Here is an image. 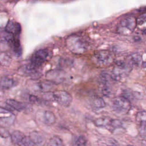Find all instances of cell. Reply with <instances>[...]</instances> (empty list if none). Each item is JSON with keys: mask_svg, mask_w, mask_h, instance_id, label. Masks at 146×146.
I'll return each instance as SVG.
<instances>
[{"mask_svg": "<svg viewBox=\"0 0 146 146\" xmlns=\"http://www.w3.org/2000/svg\"><path fill=\"white\" fill-rule=\"evenodd\" d=\"M66 45L68 49L74 54H83L88 49L89 43L82 36L72 34L67 37Z\"/></svg>", "mask_w": 146, "mask_h": 146, "instance_id": "obj_1", "label": "cell"}, {"mask_svg": "<svg viewBox=\"0 0 146 146\" xmlns=\"http://www.w3.org/2000/svg\"><path fill=\"white\" fill-rule=\"evenodd\" d=\"M136 26V18L133 16H128L123 18L119 22L116 30L121 35H127L132 33Z\"/></svg>", "mask_w": 146, "mask_h": 146, "instance_id": "obj_2", "label": "cell"}, {"mask_svg": "<svg viewBox=\"0 0 146 146\" xmlns=\"http://www.w3.org/2000/svg\"><path fill=\"white\" fill-rule=\"evenodd\" d=\"M94 64L99 67H106L113 62L112 54L107 50H100L95 52L92 57Z\"/></svg>", "mask_w": 146, "mask_h": 146, "instance_id": "obj_3", "label": "cell"}, {"mask_svg": "<svg viewBox=\"0 0 146 146\" xmlns=\"http://www.w3.org/2000/svg\"><path fill=\"white\" fill-rule=\"evenodd\" d=\"M132 68V67L128 62L119 60L116 62L113 68L110 75V77L115 81H119L131 70Z\"/></svg>", "mask_w": 146, "mask_h": 146, "instance_id": "obj_4", "label": "cell"}, {"mask_svg": "<svg viewBox=\"0 0 146 146\" xmlns=\"http://www.w3.org/2000/svg\"><path fill=\"white\" fill-rule=\"evenodd\" d=\"M131 107V102L120 96L115 98L112 101V108L115 112L118 114H125Z\"/></svg>", "mask_w": 146, "mask_h": 146, "instance_id": "obj_5", "label": "cell"}, {"mask_svg": "<svg viewBox=\"0 0 146 146\" xmlns=\"http://www.w3.org/2000/svg\"><path fill=\"white\" fill-rule=\"evenodd\" d=\"M50 56V52L46 48L40 49L35 51L30 59V64L35 67L40 68L47 60Z\"/></svg>", "mask_w": 146, "mask_h": 146, "instance_id": "obj_6", "label": "cell"}, {"mask_svg": "<svg viewBox=\"0 0 146 146\" xmlns=\"http://www.w3.org/2000/svg\"><path fill=\"white\" fill-rule=\"evenodd\" d=\"M95 124L98 127H105L110 131L118 128L121 125V122L119 120L112 119L107 117L97 119Z\"/></svg>", "mask_w": 146, "mask_h": 146, "instance_id": "obj_7", "label": "cell"}, {"mask_svg": "<svg viewBox=\"0 0 146 146\" xmlns=\"http://www.w3.org/2000/svg\"><path fill=\"white\" fill-rule=\"evenodd\" d=\"M51 97L57 103L64 107H68L72 100V96L66 91H57L52 93Z\"/></svg>", "mask_w": 146, "mask_h": 146, "instance_id": "obj_8", "label": "cell"}, {"mask_svg": "<svg viewBox=\"0 0 146 146\" xmlns=\"http://www.w3.org/2000/svg\"><path fill=\"white\" fill-rule=\"evenodd\" d=\"M12 142L18 146H33L29 136L20 131H14L11 134Z\"/></svg>", "mask_w": 146, "mask_h": 146, "instance_id": "obj_9", "label": "cell"}, {"mask_svg": "<svg viewBox=\"0 0 146 146\" xmlns=\"http://www.w3.org/2000/svg\"><path fill=\"white\" fill-rule=\"evenodd\" d=\"M15 120V115L10 111L0 107V125L10 127L13 124Z\"/></svg>", "mask_w": 146, "mask_h": 146, "instance_id": "obj_10", "label": "cell"}, {"mask_svg": "<svg viewBox=\"0 0 146 146\" xmlns=\"http://www.w3.org/2000/svg\"><path fill=\"white\" fill-rule=\"evenodd\" d=\"M110 75L107 72L103 71L99 75V80L101 86V92L105 96H109L111 92V87L109 83Z\"/></svg>", "mask_w": 146, "mask_h": 146, "instance_id": "obj_11", "label": "cell"}, {"mask_svg": "<svg viewBox=\"0 0 146 146\" xmlns=\"http://www.w3.org/2000/svg\"><path fill=\"white\" fill-rule=\"evenodd\" d=\"M7 42L14 52L19 56L22 54V48L20 43L19 35L11 34L7 39Z\"/></svg>", "mask_w": 146, "mask_h": 146, "instance_id": "obj_12", "label": "cell"}, {"mask_svg": "<svg viewBox=\"0 0 146 146\" xmlns=\"http://www.w3.org/2000/svg\"><path fill=\"white\" fill-rule=\"evenodd\" d=\"M29 137L33 146H44L46 143L44 136L38 131H33Z\"/></svg>", "mask_w": 146, "mask_h": 146, "instance_id": "obj_13", "label": "cell"}, {"mask_svg": "<svg viewBox=\"0 0 146 146\" xmlns=\"http://www.w3.org/2000/svg\"><path fill=\"white\" fill-rule=\"evenodd\" d=\"M145 111H142L137 113L136 121L138 125L139 131L141 136H145Z\"/></svg>", "mask_w": 146, "mask_h": 146, "instance_id": "obj_14", "label": "cell"}, {"mask_svg": "<svg viewBox=\"0 0 146 146\" xmlns=\"http://www.w3.org/2000/svg\"><path fill=\"white\" fill-rule=\"evenodd\" d=\"M39 68H40L35 67L29 63L23 66L21 68H20L19 70L21 72H22L25 75H30L32 77H37L40 73V71L39 70Z\"/></svg>", "mask_w": 146, "mask_h": 146, "instance_id": "obj_15", "label": "cell"}, {"mask_svg": "<svg viewBox=\"0 0 146 146\" xmlns=\"http://www.w3.org/2000/svg\"><path fill=\"white\" fill-rule=\"evenodd\" d=\"M5 30L7 33L12 35H19L21 31V26L18 22L14 21H9L7 23Z\"/></svg>", "mask_w": 146, "mask_h": 146, "instance_id": "obj_16", "label": "cell"}, {"mask_svg": "<svg viewBox=\"0 0 146 146\" xmlns=\"http://www.w3.org/2000/svg\"><path fill=\"white\" fill-rule=\"evenodd\" d=\"M6 103L11 108V109L15 110L18 111H23L27 108V104L14 99H7L6 100Z\"/></svg>", "mask_w": 146, "mask_h": 146, "instance_id": "obj_17", "label": "cell"}, {"mask_svg": "<svg viewBox=\"0 0 146 146\" xmlns=\"http://www.w3.org/2000/svg\"><path fill=\"white\" fill-rule=\"evenodd\" d=\"M17 85L16 81L8 76H3L0 79V87L3 89H9Z\"/></svg>", "mask_w": 146, "mask_h": 146, "instance_id": "obj_18", "label": "cell"}, {"mask_svg": "<svg viewBox=\"0 0 146 146\" xmlns=\"http://www.w3.org/2000/svg\"><path fill=\"white\" fill-rule=\"evenodd\" d=\"M42 121L45 124L51 125L55 123L56 117L52 112L50 111H45L43 113Z\"/></svg>", "mask_w": 146, "mask_h": 146, "instance_id": "obj_19", "label": "cell"}, {"mask_svg": "<svg viewBox=\"0 0 146 146\" xmlns=\"http://www.w3.org/2000/svg\"><path fill=\"white\" fill-rule=\"evenodd\" d=\"M132 67L135 66H140L142 65V56L140 54L135 53L130 55L128 58L127 62Z\"/></svg>", "mask_w": 146, "mask_h": 146, "instance_id": "obj_20", "label": "cell"}, {"mask_svg": "<svg viewBox=\"0 0 146 146\" xmlns=\"http://www.w3.org/2000/svg\"><path fill=\"white\" fill-rule=\"evenodd\" d=\"M91 104L92 107L96 110L102 109L106 106V103L104 99L102 97H99V96L94 97L92 99Z\"/></svg>", "mask_w": 146, "mask_h": 146, "instance_id": "obj_21", "label": "cell"}, {"mask_svg": "<svg viewBox=\"0 0 146 146\" xmlns=\"http://www.w3.org/2000/svg\"><path fill=\"white\" fill-rule=\"evenodd\" d=\"M11 61L10 55L6 52H1L0 53V64L7 66L10 64Z\"/></svg>", "mask_w": 146, "mask_h": 146, "instance_id": "obj_22", "label": "cell"}, {"mask_svg": "<svg viewBox=\"0 0 146 146\" xmlns=\"http://www.w3.org/2000/svg\"><path fill=\"white\" fill-rule=\"evenodd\" d=\"M47 146H64L62 139L58 136H53L49 141Z\"/></svg>", "mask_w": 146, "mask_h": 146, "instance_id": "obj_23", "label": "cell"}, {"mask_svg": "<svg viewBox=\"0 0 146 146\" xmlns=\"http://www.w3.org/2000/svg\"><path fill=\"white\" fill-rule=\"evenodd\" d=\"M121 96L126 99L127 100H129L131 102V101H132V100L134 99L136 95L132 92V91H131L128 89H126L122 91Z\"/></svg>", "mask_w": 146, "mask_h": 146, "instance_id": "obj_24", "label": "cell"}, {"mask_svg": "<svg viewBox=\"0 0 146 146\" xmlns=\"http://www.w3.org/2000/svg\"><path fill=\"white\" fill-rule=\"evenodd\" d=\"M37 88L40 91H49L51 88V86L50 84L43 83V82H40L38 83L37 84Z\"/></svg>", "mask_w": 146, "mask_h": 146, "instance_id": "obj_25", "label": "cell"}, {"mask_svg": "<svg viewBox=\"0 0 146 146\" xmlns=\"http://www.w3.org/2000/svg\"><path fill=\"white\" fill-rule=\"evenodd\" d=\"M87 140L83 136H79L75 141V146H86Z\"/></svg>", "mask_w": 146, "mask_h": 146, "instance_id": "obj_26", "label": "cell"}, {"mask_svg": "<svg viewBox=\"0 0 146 146\" xmlns=\"http://www.w3.org/2000/svg\"><path fill=\"white\" fill-rule=\"evenodd\" d=\"M145 18H146V15H145V12L143 13L140 16L138 17L137 18H136V23L137 25H144L145 23Z\"/></svg>", "mask_w": 146, "mask_h": 146, "instance_id": "obj_27", "label": "cell"}, {"mask_svg": "<svg viewBox=\"0 0 146 146\" xmlns=\"http://www.w3.org/2000/svg\"><path fill=\"white\" fill-rule=\"evenodd\" d=\"M29 100L32 103H36L39 101V99L37 96H36L35 95H31L29 96Z\"/></svg>", "mask_w": 146, "mask_h": 146, "instance_id": "obj_28", "label": "cell"}, {"mask_svg": "<svg viewBox=\"0 0 146 146\" xmlns=\"http://www.w3.org/2000/svg\"><path fill=\"white\" fill-rule=\"evenodd\" d=\"M127 146H132V145H127Z\"/></svg>", "mask_w": 146, "mask_h": 146, "instance_id": "obj_29", "label": "cell"}]
</instances>
